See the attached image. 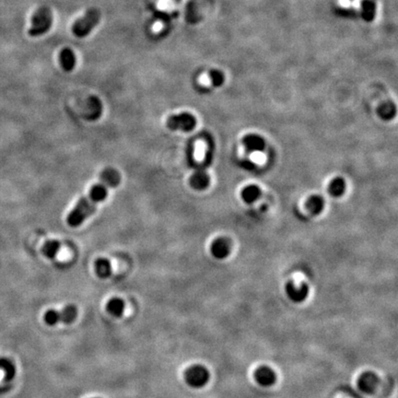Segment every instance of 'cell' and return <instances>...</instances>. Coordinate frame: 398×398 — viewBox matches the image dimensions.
Wrapping results in <instances>:
<instances>
[{
	"mask_svg": "<svg viewBox=\"0 0 398 398\" xmlns=\"http://www.w3.org/2000/svg\"><path fill=\"white\" fill-rule=\"evenodd\" d=\"M120 173L114 169H106L101 174L100 182L94 184L87 196L82 197L66 218L70 227H78L94 213L99 203L108 196V188L115 187L120 183Z\"/></svg>",
	"mask_w": 398,
	"mask_h": 398,
	"instance_id": "cell-1",
	"label": "cell"
},
{
	"mask_svg": "<svg viewBox=\"0 0 398 398\" xmlns=\"http://www.w3.org/2000/svg\"><path fill=\"white\" fill-rule=\"evenodd\" d=\"M78 315V310L77 306L68 304L60 311L56 309L48 310L44 315V320L49 327H55L58 324L70 325L76 321Z\"/></svg>",
	"mask_w": 398,
	"mask_h": 398,
	"instance_id": "cell-2",
	"label": "cell"
},
{
	"mask_svg": "<svg viewBox=\"0 0 398 398\" xmlns=\"http://www.w3.org/2000/svg\"><path fill=\"white\" fill-rule=\"evenodd\" d=\"M101 19V14L96 8H90L85 15L78 19L72 26V32L77 37H85L92 32Z\"/></svg>",
	"mask_w": 398,
	"mask_h": 398,
	"instance_id": "cell-3",
	"label": "cell"
},
{
	"mask_svg": "<svg viewBox=\"0 0 398 398\" xmlns=\"http://www.w3.org/2000/svg\"><path fill=\"white\" fill-rule=\"evenodd\" d=\"M33 25L29 31V34L32 36H40L46 32L52 26L53 14L50 8L47 7H42L33 15Z\"/></svg>",
	"mask_w": 398,
	"mask_h": 398,
	"instance_id": "cell-4",
	"label": "cell"
},
{
	"mask_svg": "<svg viewBox=\"0 0 398 398\" xmlns=\"http://www.w3.org/2000/svg\"><path fill=\"white\" fill-rule=\"evenodd\" d=\"M185 383L192 388H202L209 383L210 373L205 366L195 364L190 366L184 372Z\"/></svg>",
	"mask_w": 398,
	"mask_h": 398,
	"instance_id": "cell-5",
	"label": "cell"
},
{
	"mask_svg": "<svg viewBox=\"0 0 398 398\" xmlns=\"http://www.w3.org/2000/svg\"><path fill=\"white\" fill-rule=\"evenodd\" d=\"M167 127L172 131L190 132L194 130L196 125V118L190 113H181L171 115L166 122Z\"/></svg>",
	"mask_w": 398,
	"mask_h": 398,
	"instance_id": "cell-6",
	"label": "cell"
},
{
	"mask_svg": "<svg viewBox=\"0 0 398 398\" xmlns=\"http://www.w3.org/2000/svg\"><path fill=\"white\" fill-rule=\"evenodd\" d=\"M285 290L288 299L296 303H300L304 301L309 294V287L305 283H302L298 286L293 281L287 282L285 287Z\"/></svg>",
	"mask_w": 398,
	"mask_h": 398,
	"instance_id": "cell-7",
	"label": "cell"
},
{
	"mask_svg": "<svg viewBox=\"0 0 398 398\" xmlns=\"http://www.w3.org/2000/svg\"><path fill=\"white\" fill-rule=\"evenodd\" d=\"M231 246V242L228 238L220 237L211 243L210 252L217 259H225L230 254Z\"/></svg>",
	"mask_w": 398,
	"mask_h": 398,
	"instance_id": "cell-8",
	"label": "cell"
},
{
	"mask_svg": "<svg viewBox=\"0 0 398 398\" xmlns=\"http://www.w3.org/2000/svg\"><path fill=\"white\" fill-rule=\"evenodd\" d=\"M378 385V376L372 372H363L358 380L359 390L365 394H373L376 391Z\"/></svg>",
	"mask_w": 398,
	"mask_h": 398,
	"instance_id": "cell-9",
	"label": "cell"
},
{
	"mask_svg": "<svg viewBox=\"0 0 398 398\" xmlns=\"http://www.w3.org/2000/svg\"><path fill=\"white\" fill-rule=\"evenodd\" d=\"M242 144L250 153L262 152L266 149V141L264 137L257 134H249L242 138Z\"/></svg>",
	"mask_w": 398,
	"mask_h": 398,
	"instance_id": "cell-10",
	"label": "cell"
},
{
	"mask_svg": "<svg viewBox=\"0 0 398 398\" xmlns=\"http://www.w3.org/2000/svg\"><path fill=\"white\" fill-rule=\"evenodd\" d=\"M255 381L258 385L264 387H269L273 385L277 380L274 371L268 366L259 367L255 372Z\"/></svg>",
	"mask_w": 398,
	"mask_h": 398,
	"instance_id": "cell-11",
	"label": "cell"
},
{
	"mask_svg": "<svg viewBox=\"0 0 398 398\" xmlns=\"http://www.w3.org/2000/svg\"><path fill=\"white\" fill-rule=\"evenodd\" d=\"M189 183L192 188L197 191H203L209 187L210 177L205 171H196L190 177Z\"/></svg>",
	"mask_w": 398,
	"mask_h": 398,
	"instance_id": "cell-12",
	"label": "cell"
},
{
	"mask_svg": "<svg viewBox=\"0 0 398 398\" xmlns=\"http://www.w3.org/2000/svg\"><path fill=\"white\" fill-rule=\"evenodd\" d=\"M94 270L97 277L105 280L111 277L113 274V268H112L111 262L105 257H99L94 262Z\"/></svg>",
	"mask_w": 398,
	"mask_h": 398,
	"instance_id": "cell-13",
	"label": "cell"
},
{
	"mask_svg": "<svg viewBox=\"0 0 398 398\" xmlns=\"http://www.w3.org/2000/svg\"><path fill=\"white\" fill-rule=\"evenodd\" d=\"M325 199L319 195H313L308 197L305 207L307 210L313 215H319L325 209Z\"/></svg>",
	"mask_w": 398,
	"mask_h": 398,
	"instance_id": "cell-14",
	"label": "cell"
},
{
	"mask_svg": "<svg viewBox=\"0 0 398 398\" xmlns=\"http://www.w3.org/2000/svg\"><path fill=\"white\" fill-rule=\"evenodd\" d=\"M125 303L121 298H112L106 304V311L115 318H120L124 313Z\"/></svg>",
	"mask_w": 398,
	"mask_h": 398,
	"instance_id": "cell-15",
	"label": "cell"
},
{
	"mask_svg": "<svg viewBox=\"0 0 398 398\" xmlns=\"http://www.w3.org/2000/svg\"><path fill=\"white\" fill-rule=\"evenodd\" d=\"M59 61L64 70L71 71L76 65V56L71 49L65 48L60 52Z\"/></svg>",
	"mask_w": 398,
	"mask_h": 398,
	"instance_id": "cell-16",
	"label": "cell"
},
{
	"mask_svg": "<svg viewBox=\"0 0 398 398\" xmlns=\"http://www.w3.org/2000/svg\"><path fill=\"white\" fill-rule=\"evenodd\" d=\"M261 195L262 191L260 187L255 184H249L241 192L242 200L247 204H252L257 201Z\"/></svg>",
	"mask_w": 398,
	"mask_h": 398,
	"instance_id": "cell-17",
	"label": "cell"
},
{
	"mask_svg": "<svg viewBox=\"0 0 398 398\" xmlns=\"http://www.w3.org/2000/svg\"><path fill=\"white\" fill-rule=\"evenodd\" d=\"M346 181L341 177H336L328 185V193L334 197H340L345 194Z\"/></svg>",
	"mask_w": 398,
	"mask_h": 398,
	"instance_id": "cell-18",
	"label": "cell"
},
{
	"mask_svg": "<svg viewBox=\"0 0 398 398\" xmlns=\"http://www.w3.org/2000/svg\"><path fill=\"white\" fill-rule=\"evenodd\" d=\"M61 249V242L57 240H49L43 245L42 252L48 259H55Z\"/></svg>",
	"mask_w": 398,
	"mask_h": 398,
	"instance_id": "cell-19",
	"label": "cell"
},
{
	"mask_svg": "<svg viewBox=\"0 0 398 398\" xmlns=\"http://www.w3.org/2000/svg\"><path fill=\"white\" fill-rule=\"evenodd\" d=\"M378 114L385 121H389L397 114V106L392 102H385L379 106Z\"/></svg>",
	"mask_w": 398,
	"mask_h": 398,
	"instance_id": "cell-20",
	"label": "cell"
},
{
	"mask_svg": "<svg viewBox=\"0 0 398 398\" xmlns=\"http://www.w3.org/2000/svg\"><path fill=\"white\" fill-rule=\"evenodd\" d=\"M361 9L363 19L367 21H372L375 15V0H362Z\"/></svg>",
	"mask_w": 398,
	"mask_h": 398,
	"instance_id": "cell-21",
	"label": "cell"
},
{
	"mask_svg": "<svg viewBox=\"0 0 398 398\" xmlns=\"http://www.w3.org/2000/svg\"><path fill=\"white\" fill-rule=\"evenodd\" d=\"M0 369L5 373V377L7 380H12L16 374V369L13 363L6 359H0Z\"/></svg>",
	"mask_w": 398,
	"mask_h": 398,
	"instance_id": "cell-22",
	"label": "cell"
},
{
	"mask_svg": "<svg viewBox=\"0 0 398 398\" xmlns=\"http://www.w3.org/2000/svg\"><path fill=\"white\" fill-rule=\"evenodd\" d=\"M209 78L211 84L214 87H221L224 83V75L220 70H211L209 73Z\"/></svg>",
	"mask_w": 398,
	"mask_h": 398,
	"instance_id": "cell-23",
	"label": "cell"
},
{
	"mask_svg": "<svg viewBox=\"0 0 398 398\" xmlns=\"http://www.w3.org/2000/svg\"></svg>",
	"mask_w": 398,
	"mask_h": 398,
	"instance_id": "cell-24",
	"label": "cell"
}]
</instances>
